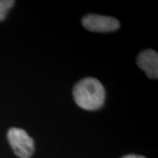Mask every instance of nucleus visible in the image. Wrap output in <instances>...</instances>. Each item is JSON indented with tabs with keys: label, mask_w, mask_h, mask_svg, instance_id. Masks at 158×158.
Returning <instances> with one entry per match:
<instances>
[{
	"label": "nucleus",
	"mask_w": 158,
	"mask_h": 158,
	"mask_svg": "<svg viewBox=\"0 0 158 158\" xmlns=\"http://www.w3.org/2000/svg\"><path fill=\"white\" fill-rule=\"evenodd\" d=\"M82 24L84 27L91 32H113L119 27V23L116 19L98 14L85 16L82 19Z\"/></svg>",
	"instance_id": "3"
},
{
	"label": "nucleus",
	"mask_w": 158,
	"mask_h": 158,
	"mask_svg": "<svg viewBox=\"0 0 158 158\" xmlns=\"http://www.w3.org/2000/svg\"><path fill=\"white\" fill-rule=\"evenodd\" d=\"M76 104L85 110L92 111L101 108L106 100V90L96 78L88 77L79 81L73 89Z\"/></svg>",
	"instance_id": "1"
},
{
	"label": "nucleus",
	"mask_w": 158,
	"mask_h": 158,
	"mask_svg": "<svg viewBox=\"0 0 158 158\" xmlns=\"http://www.w3.org/2000/svg\"><path fill=\"white\" fill-rule=\"evenodd\" d=\"M14 5L12 0H0V21L6 19L9 10Z\"/></svg>",
	"instance_id": "5"
},
{
	"label": "nucleus",
	"mask_w": 158,
	"mask_h": 158,
	"mask_svg": "<svg viewBox=\"0 0 158 158\" xmlns=\"http://www.w3.org/2000/svg\"><path fill=\"white\" fill-rule=\"evenodd\" d=\"M7 138L13 152L19 158H30L34 151V140L21 128L12 127L7 133Z\"/></svg>",
	"instance_id": "2"
},
{
	"label": "nucleus",
	"mask_w": 158,
	"mask_h": 158,
	"mask_svg": "<svg viewBox=\"0 0 158 158\" xmlns=\"http://www.w3.org/2000/svg\"><path fill=\"white\" fill-rule=\"evenodd\" d=\"M122 158H145V157H144V156H136V155H128V156H123Z\"/></svg>",
	"instance_id": "6"
},
{
	"label": "nucleus",
	"mask_w": 158,
	"mask_h": 158,
	"mask_svg": "<svg viewBox=\"0 0 158 158\" xmlns=\"http://www.w3.org/2000/svg\"><path fill=\"white\" fill-rule=\"evenodd\" d=\"M137 64L148 77H158V55L151 49L142 51L137 57Z\"/></svg>",
	"instance_id": "4"
}]
</instances>
